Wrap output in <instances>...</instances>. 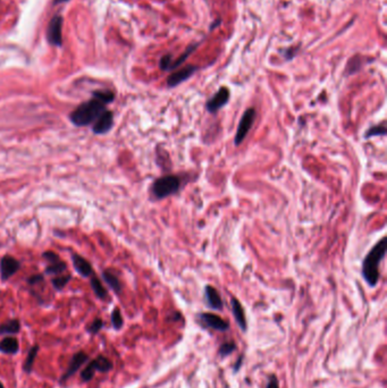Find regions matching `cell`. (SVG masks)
<instances>
[{"mask_svg":"<svg viewBox=\"0 0 387 388\" xmlns=\"http://www.w3.org/2000/svg\"><path fill=\"white\" fill-rule=\"evenodd\" d=\"M387 238L384 236L372 246L362 263V277L370 287H375L379 282L380 264L386 255Z\"/></svg>","mask_w":387,"mask_h":388,"instance_id":"cell-1","label":"cell"},{"mask_svg":"<svg viewBox=\"0 0 387 388\" xmlns=\"http://www.w3.org/2000/svg\"><path fill=\"white\" fill-rule=\"evenodd\" d=\"M106 110V104L98 99H91L89 101L81 103L75 110L72 111V123L76 126H86L97 120L98 117Z\"/></svg>","mask_w":387,"mask_h":388,"instance_id":"cell-2","label":"cell"},{"mask_svg":"<svg viewBox=\"0 0 387 388\" xmlns=\"http://www.w3.org/2000/svg\"><path fill=\"white\" fill-rule=\"evenodd\" d=\"M182 180L177 175H166L156 180L151 187V193L157 200L172 197L180 192Z\"/></svg>","mask_w":387,"mask_h":388,"instance_id":"cell-3","label":"cell"},{"mask_svg":"<svg viewBox=\"0 0 387 388\" xmlns=\"http://www.w3.org/2000/svg\"><path fill=\"white\" fill-rule=\"evenodd\" d=\"M255 120V109L254 108H247L244 111V114L242 115L240 123H238L235 138H234V145L236 147L240 146L245 140L246 135L249 134L250 130L254 124Z\"/></svg>","mask_w":387,"mask_h":388,"instance_id":"cell-4","label":"cell"},{"mask_svg":"<svg viewBox=\"0 0 387 388\" xmlns=\"http://www.w3.org/2000/svg\"><path fill=\"white\" fill-rule=\"evenodd\" d=\"M63 17L60 15L54 16L49 22L47 29V40L51 46L62 47L63 45Z\"/></svg>","mask_w":387,"mask_h":388,"instance_id":"cell-5","label":"cell"},{"mask_svg":"<svg viewBox=\"0 0 387 388\" xmlns=\"http://www.w3.org/2000/svg\"><path fill=\"white\" fill-rule=\"evenodd\" d=\"M230 98V92L228 88L226 86H221V88L217 91V92L212 95V97L208 100L206 103V109L210 114H215L221 108L227 104Z\"/></svg>","mask_w":387,"mask_h":388,"instance_id":"cell-6","label":"cell"},{"mask_svg":"<svg viewBox=\"0 0 387 388\" xmlns=\"http://www.w3.org/2000/svg\"><path fill=\"white\" fill-rule=\"evenodd\" d=\"M86 361H89V355L86 354L85 352L80 351L75 353L71 359V361H69V364H68V368L66 369V371L64 372L62 378H60V381L62 382L66 381L68 378H71L73 374H75L77 371H79L82 365L86 362Z\"/></svg>","mask_w":387,"mask_h":388,"instance_id":"cell-7","label":"cell"},{"mask_svg":"<svg viewBox=\"0 0 387 388\" xmlns=\"http://www.w3.org/2000/svg\"><path fill=\"white\" fill-rule=\"evenodd\" d=\"M197 71H198L197 66L190 65V66L182 68L180 71L172 73L167 78V86L168 88H176L177 85L181 84V83L188 81Z\"/></svg>","mask_w":387,"mask_h":388,"instance_id":"cell-8","label":"cell"},{"mask_svg":"<svg viewBox=\"0 0 387 388\" xmlns=\"http://www.w3.org/2000/svg\"><path fill=\"white\" fill-rule=\"evenodd\" d=\"M199 320L206 327L218 331H226L229 328V324L223 318L214 315V313H200L198 316Z\"/></svg>","mask_w":387,"mask_h":388,"instance_id":"cell-9","label":"cell"},{"mask_svg":"<svg viewBox=\"0 0 387 388\" xmlns=\"http://www.w3.org/2000/svg\"><path fill=\"white\" fill-rule=\"evenodd\" d=\"M21 268L20 261H17L15 258L11 255H5L0 261V275H2V280L7 281L12 276L19 272Z\"/></svg>","mask_w":387,"mask_h":388,"instance_id":"cell-10","label":"cell"},{"mask_svg":"<svg viewBox=\"0 0 387 388\" xmlns=\"http://www.w3.org/2000/svg\"><path fill=\"white\" fill-rule=\"evenodd\" d=\"M114 125V114L110 110H106L100 115L97 120L94 121L92 131L95 134H105L108 131H110V128Z\"/></svg>","mask_w":387,"mask_h":388,"instance_id":"cell-11","label":"cell"},{"mask_svg":"<svg viewBox=\"0 0 387 388\" xmlns=\"http://www.w3.org/2000/svg\"><path fill=\"white\" fill-rule=\"evenodd\" d=\"M204 299H206L207 306L214 310H221L223 308V300L219 292L215 287L207 285L204 287Z\"/></svg>","mask_w":387,"mask_h":388,"instance_id":"cell-12","label":"cell"},{"mask_svg":"<svg viewBox=\"0 0 387 388\" xmlns=\"http://www.w3.org/2000/svg\"><path fill=\"white\" fill-rule=\"evenodd\" d=\"M230 304H232L233 316L235 318V321L237 322L238 327H240L242 330H245L246 329L245 312H244V309L242 307V304L240 303V301L235 298H233L230 300Z\"/></svg>","mask_w":387,"mask_h":388,"instance_id":"cell-13","label":"cell"},{"mask_svg":"<svg viewBox=\"0 0 387 388\" xmlns=\"http://www.w3.org/2000/svg\"><path fill=\"white\" fill-rule=\"evenodd\" d=\"M72 260L76 272L79 273L81 276L83 277L91 276V274H92V267H91V265L88 260L82 258V256L79 254H73Z\"/></svg>","mask_w":387,"mask_h":388,"instance_id":"cell-14","label":"cell"},{"mask_svg":"<svg viewBox=\"0 0 387 388\" xmlns=\"http://www.w3.org/2000/svg\"><path fill=\"white\" fill-rule=\"evenodd\" d=\"M20 350V344L17 338L10 336L5 337L0 342V352L6 353V354H15Z\"/></svg>","mask_w":387,"mask_h":388,"instance_id":"cell-15","label":"cell"},{"mask_svg":"<svg viewBox=\"0 0 387 388\" xmlns=\"http://www.w3.org/2000/svg\"><path fill=\"white\" fill-rule=\"evenodd\" d=\"M90 363L95 371L107 372L112 369L111 361L103 355H99L98 357H95V359L91 361Z\"/></svg>","mask_w":387,"mask_h":388,"instance_id":"cell-16","label":"cell"},{"mask_svg":"<svg viewBox=\"0 0 387 388\" xmlns=\"http://www.w3.org/2000/svg\"><path fill=\"white\" fill-rule=\"evenodd\" d=\"M21 322L17 319L8 320L0 325V336L2 335H15L20 333Z\"/></svg>","mask_w":387,"mask_h":388,"instance_id":"cell-17","label":"cell"},{"mask_svg":"<svg viewBox=\"0 0 387 388\" xmlns=\"http://www.w3.org/2000/svg\"><path fill=\"white\" fill-rule=\"evenodd\" d=\"M386 123L382 121L381 124L378 125H373L371 127H369L366 132H364L363 138L368 140V139L373 138V137H385L386 135Z\"/></svg>","mask_w":387,"mask_h":388,"instance_id":"cell-18","label":"cell"},{"mask_svg":"<svg viewBox=\"0 0 387 388\" xmlns=\"http://www.w3.org/2000/svg\"><path fill=\"white\" fill-rule=\"evenodd\" d=\"M102 277L107 284L110 286V289L115 292V293H117V294L120 293L121 285L119 283V280L115 276L114 274H111L110 272H103Z\"/></svg>","mask_w":387,"mask_h":388,"instance_id":"cell-19","label":"cell"},{"mask_svg":"<svg viewBox=\"0 0 387 388\" xmlns=\"http://www.w3.org/2000/svg\"><path fill=\"white\" fill-rule=\"evenodd\" d=\"M198 46H199V43H193L192 46L188 47V49H186V50L183 52V54H182V55L180 56V57H178L176 60H174V62L172 63L171 68H169V71H173V69H175V68H177L178 66H181V65L183 64V63L185 62V60L190 57L191 54H193V51H194L195 49H197Z\"/></svg>","mask_w":387,"mask_h":388,"instance_id":"cell-20","label":"cell"},{"mask_svg":"<svg viewBox=\"0 0 387 388\" xmlns=\"http://www.w3.org/2000/svg\"><path fill=\"white\" fill-rule=\"evenodd\" d=\"M92 94H93V98L100 100V101L105 104L112 102L115 99V94L110 90H97L94 91Z\"/></svg>","mask_w":387,"mask_h":388,"instance_id":"cell-21","label":"cell"},{"mask_svg":"<svg viewBox=\"0 0 387 388\" xmlns=\"http://www.w3.org/2000/svg\"><path fill=\"white\" fill-rule=\"evenodd\" d=\"M66 268H67L66 264L59 259L57 261H54V263H49V266H48L47 269H46V274L47 275H59V274H62L63 272H65Z\"/></svg>","mask_w":387,"mask_h":388,"instance_id":"cell-22","label":"cell"},{"mask_svg":"<svg viewBox=\"0 0 387 388\" xmlns=\"http://www.w3.org/2000/svg\"><path fill=\"white\" fill-rule=\"evenodd\" d=\"M38 351H39L38 345H34L30 348L27 359H25V363H24V370L27 372H31L32 367L34 364V361H36V357L38 355Z\"/></svg>","mask_w":387,"mask_h":388,"instance_id":"cell-23","label":"cell"},{"mask_svg":"<svg viewBox=\"0 0 387 388\" xmlns=\"http://www.w3.org/2000/svg\"><path fill=\"white\" fill-rule=\"evenodd\" d=\"M91 287H92V290L94 292V294L98 296L99 299L101 300H105L107 298V291L105 287H103V285L101 284V282H100L97 277H92V280H91Z\"/></svg>","mask_w":387,"mask_h":388,"instance_id":"cell-24","label":"cell"},{"mask_svg":"<svg viewBox=\"0 0 387 388\" xmlns=\"http://www.w3.org/2000/svg\"><path fill=\"white\" fill-rule=\"evenodd\" d=\"M111 324L114 326V328L117 330L120 329L121 326L124 324L123 317H121V313L118 308H115L114 311L111 312Z\"/></svg>","mask_w":387,"mask_h":388,"instance_id":"cell-25","label":"cell"},{"mask_svg":"<svg viewBox=\"0 0 387 388\" xmlns=\"http://www.w3.org/2000/svg\"><path fill=\"white\" fill-rule=\"evenodd\" d=\"M69 281H71V276H69V275H66V276H58L56 278H53L51 283H53V285L56 290L60 291L68 284Z\"/></svg>","mask_w":387,"mask_h":388,"instance_id":"cell-26","label":"cell"},{"mask_svg":"<svg viewBox=\"0 0 387 388\" xmlns=\"http://www.w3.org/2000/svg\"><path fill=\"white\" fill-rule=\"evenodd\" d=\"M95 373V370L92 368V365H91V363H89L86 367L83 369V371L81 372V379L82 381H89L91 380V379L93 378Z\"/></svg>","mask_w":387,"mask_h":388,"instance_id":"cell-27","label":"cell"},{"mask_svg":"<svg viewBox=\"0 0 387 388\" xmlns=\"http://www.w3.org/2000/svg\"><path fill=\"white\" fill-rule=\"evenodd\" d=\"M172 63H173V56L167 54V55L163 56L162 59H160L159 66H160V68L163 69V71L167 72V71H169V68H171Z\"/></svg>","mask_w":387,"mask_h":388,"instance_id":"cell-28","label":"cell"},{"mask_svg":"<svg viewBox=\"0 0 387 388\" xmlns=\"http://www.w3.org/2000/svg\"><path fill=\"white\" fill-rule=\"evenodd\" d=\"M235 348H236L235 344H234L233 342H227V343H224L223 345L220 346L219 353H220L221 356H226V355H229L230 353L235 350Z\"/></svg>","mask_w":387,"mask_h":388,"instance_id":"cell-29","label":"cell"},{"mask_svg":"<svg viewBox=\"0 0 387 388\" xmlns=\"http://www.w3.org/2000/svg\"><path fill=\"white\" fill-rule=\"evenodd\" d=\"M102 327H103V321L101 319H99V318H97V319H94L92 321V324L89 326L88 331H89L90 334H93L94 335V334L99 333V331L101 330Z\"/></svg>","mask_w":387,"mask_h":388,"instance_id":"cell-30","label":"cell"},{"mask_svg":"<svg viewBox=\"0 0 387 388\" xmlns=\"http://www.w3.org/2000/svg\"><path fill=\"white\" fill-rule=\"evenodd\" d=\"M43 281V277L41 276V275H34V276H32L31 278H29V284L30 285H37L38 283H40Z\"/></svg>","mask_w":387,"mask_h":388,"instance_id":"cell-31","label":"cell"},{"mask_svg":"<svg viewBox=\"0 0 387 388\" xmlns=\"http://www.w3.org/2000/svg\"><path fill=\"white\" fill-rule=\"evenodd\" d=\"M266 388H280V386H278V380L275 376H271Z\"/></svg>","mask_w":387,"mask_h":388,"instance_id":"cell-32","label":"cell"},{"mask_svg":"<svg viewBox=\"0 0 387 388\" xmlns=\"http://www.w3.org/2000/svg\"><path fill=\"white\" fill-rule=\"evenodd\" d=\"M295 55H297V49H286L285 50V54H284V57H285V59L291 60V59L294 57Z\"/></svg>","mask_w":387,"mask_h":388,"instance_id":"cell-33","label":"cell"},{"mask_svg":"<svg viewBox=\"0 0 387 388\" xmlns=\"http://www.w3.org/2000/svg\"><path fill=\"white\" fill-rule=\"evenodd\" d=\"M68 2V0H55V5H59V4H63V3H66Z\"/></svg>","mask_w":387,"mask_h":388,"instance_id":"cell-34","label":"cell"},{"mask_svg":"<svg viewBox=\"0 0 387 388\" xmlns=\"http://www.w3.org/2000/svg\"><path fill=\"white\" fill-rule=\"evenodd\" d=\"M0 388H5V387H4V385H3L2 382H0Z\"/></svg>","mask_w":387,"mask_h":388,"instance_id":"cell-35","label":"cell"}]
</instances>
